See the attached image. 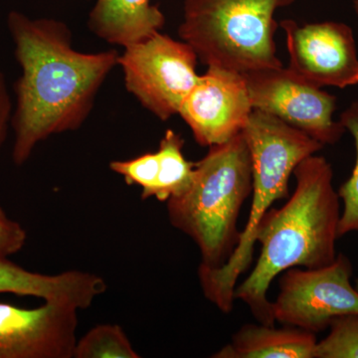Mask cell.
I'll use <instances>...</instances> for the list:
<instances>
[{"mask_svg":"<svg viewBox=\"0 0 358 358\" xmlns=\"http://www.w3.org/2000/svg\"><path fill=\"white\" fill-rule=\"evenodd\" d=\"M353 7H355V13H357L358 16V0H355V2H353Z\"/></svg>","mask_w":358,"mask_h":358,"instance_id":"7402d4cb","label":"cell"},{"mask_svg":"<svg viewBox=\"0 0 358 358\" xmlns=\"http://www.w3.org/2000/svg\"><path fill=\"white\" fill-rule=\"evenodd\" d=\"M352 264L343 253L326 267L291 268L282 273L280 293L272 301L275 322L317 334L341 315L358 313Z\"/></svg>","mask_w":358,"mask_h":358,"instance_id":"52a82bcc","label":"cell"},{"mask_svg":"<svg viewBox=\"0 0 358 358\" xmlns=\"http://www.w3.org/2000/svg\"><path fill=\"white\" fill-rule=\"evenodd\" d=\"M122 49L117 66L127 91L162 122L178 115L200 76L192 47L159 31Z\"/></svg>","mask_w":358,"mask_h":358,"instance_id":"8992f818","label":"cell"},{"mask_svg":"<svg viewBox=\"0 0 358 358\" xmlns=\"http://www.w3.org/2000/svg\"><path fill=\"white\" fill-rule=\"evenodd\" d=\"M119 324H99L77 339L73 358H140Z\"/></svg>","mask_w":358,"mask_h":358,"instance_id":"2e32d148","label":"cell"},{"mask_svg":"<svg viewBox=\"0 0 358 358\" xmlns=\"http://www.w3.org/2000/svg\"><path fill=\"white\" fill-rule=\"evenodd\" d=\"M243 75L253 110L274 115L324 147L336 145L343 138L345 127L333 117L336 96L303 81L288 68L252 71Z\"/></svg>","mask_w":358,"mask_h":358,"instance_id":"ba28073f","label":"cell"},{"mask_svg":"<svg viewBox=\"0 0 358 358\" xmlns=\"http://www.w3.org/2000/svg\"><path fill=\"white\" fill-rule=\"evenodd\" d=\"M355 288H357L358 291V279H357V281H355Z\"/></svg>","mask_w":358,"mask_h":358,"instance_id":"603a6c76","label":"cell"},{"mask_svg":"<svg viewBox=\"0 0 358 358\" xmlns=\"http://www.w3.org/2000/svg\"><path fill=\"white\" fill-rule=\"evenodd\" d=\"M252 110L244 75L208 67L185 96L178 115L192 129L195 141L210 148L241 133Z\"/></svg>","mask_w":358,"mask_h":358,"instance_id":"30bf717a","label":"cell"},{"mask_svg":"<svg viewBox=\"0 0 358 358\" xmlns=\"http://www.w3.org/2000/svg\"><path fill=\"white\" fill-rule=\"evenodd\" d=\"M242 133L252 159L253 189L248 222L240 233L236 248L222 267H199L205 298L225 313L234 306L238 279L253 263L256 232L277 200L289 197V181L303 159L324 145L274 115L253 110Z\"/></svg>","mask_w":358,"mask_h":358,"instance_id":"3957f363","label":"cell"},{"mask_svg":"<svg viewBox=\"0 0 358 358\" xmlns=\"http://www.w3.org/2000/svg\"><path fill=\"white\" fill-rule=\"evenodd\" d=\"M339 122L345 131L352 134L357 150L352 176L341 185L338 192L343 204L338 224V237L341 238L348 233L358 232V102L352 103L341 115Z\"/></svg>","mask_w":358,"mask_h":358,"instance_id":"e0dca14e","label":"cell"},{"mask_svg":"<svg viewBox=\"0 0 358 358\" xmlns=\"http://www.w3.org/2000/svg\"><path fill=\"white\" fill-rule=\"evenodd\" d=\"M185 140L173 129H167L159 143V169L155 199L167 202L183 194L190 187L194 176V164L183 155Z\"/></svg>","mask_w":358,"mask_h":358,"instance_id":"9a60e30c","label":"cell"},{"mask_svg":"<svg viewBox=\"0 0 358 358\" xmlns=\"http://www.w3.org/2000/svg\"><path fill=\"white\" fill-rule=\"evenodd\" d=\"M317 334L296 327L244 324L214 358H313Z\"/></svg>","mask_w":358,"mask_h":358,"instance_id":"5bb4252c","label":"cell"},{"mask_svg":"<svg viewBox=\"0 0 358 358\" xmlns=\"http://www.w3.org/2000/svg\"><path fill=\"white\" fill-rule=\"evenodd\" d=\"M329 329L317 341L313 358H358V313L336 317Z\"/></svg>","mask_w":358,"mask_h":358,"instance_id":"ac0fdd59","label":"cell"},{"mask_svg":"<svg viewBox=\"0 0 358 358\" xmlns=\"http://www.w3.org/2000/svg\"><path fill=\"white\" fill-rule=\"evenodd\" d=\"M106 291L105 280L93 273L72 270L58 275L39 274L0 255V294L34 296L81 310L91 307Z\"/></svg>","mask_w":358,"mask_h":358,"instance_id":"7c38bea8","label":"cell"},{"mask_svg":"<svg viewBox=\"0 0 358 358\" xmlns=\"http://www.w3.org/2000/svg\"><path fill=\"white\" fill-rule=\"evenodd\" d=\"M252 189L251 154L241 131L209 148L194 164L190 187L166 202L169 222L199 247L202 267L220 268L229 260L241 233L238 218Z\"/></svg>","mask_w":358,"mask_h":358,"instance_id":"277c9868","label":"cell"},{"mask_svg":"<svg viewBox=\"0 0 358 358\" xmlns=\"http://www.w3.org/2000/svg\"><path fill=\"white\" fill-rule=\"evenodd\" d=\"M296 0H183L179 37L208 67L240 74L282 67L275 13Z\"/></svg>","mask_w":358,"mask_h":358,"instance_id":"5b68a950","label":"cell"},{"mask_svg":"<svg viewBox=\"0 0 358 358\" xmlns=\"http://www.w3.org/2000/svg\"><path fill=\"white\" fill-rule=\"evenodd\" d=\"M296 189L280 208L265 214L256 232L260 255L248 277L235 288V300L248 306L261 324L275 326L268 291L275 277L291 268L326 267L336 260L341 199L334 171L313 155L294 169Z\"/></svg>","mask_w":358,"mask_h":358,"instance_id":"7a4b0ae2","label":"cell"},{"mask_svg":"<svg viewBox=\"0 0 358 358\" xmlns=\"http://www.w3.org/2000/svg\"><path fill=\"white\" fill-rule=\"evenodd\" d=\"M78 312L49 301L35 308L0 303V358H73Z\"/></svg>","mask_w":358,"mask_h":358,"instance_id":"8fae6325","label":"cell"},{"mask_svg":"<svg viewBox=\"0 0 358 358\" xmlns=\"http://www.w3.org/2000/svg\"><path fill=\"white\" fill-rule=\"evenodd\" d=\"M110 169L122 176L127 185L140 186L141 199L155 196L159 169L157 152H147L131 159L113 160Z\"/></svg>","mask_w":358,"mask_h":358,"instance_id":"d6986e66","label":"cell"},{"mask_svg":"<svg viewBox=\"0 0 358 358\" xmlns=\"http://www.w3.org/2000/svg\"><path fill=\"white\" fill-rule=\"evenodd\" d=\"M7 28L21 69L10 122L13 160L20 166L42 141L81 128L120 53L78 51L69 27L53 18H31L13 10L7 16Z\"/></svg>","mask_w":358,"mask_h":358,"instance_id":"6da1fadb","label":"cell"},{"mask_svg":"<svg viewBox=\"0 0 358 358\" xmlns=\"http://www.w3.org/2000/svg\"><path fill=\"white\" fill-rule=\"evenodd\" d=\"M13 112V103L7 89L6 76L0 72V150L6 140Z\"/></svg>","mask_w":358,"mask_h":358,"instance_id":"44dd1931","label":"cell"},{"mask_svg":"<svg viewBox=\"0 0 358 358\" xmlns=\"http://www.w3.org/2000/svg\"><path fill=\"white\" fill-rule=\"evenodd\" d=\"M280 26L286 35L288 70L308 84L348 88L358 84V55L352 27L345 23L299 24L291 20Z\"/></svg>","mask_w":358,"mask_h":358,"instance_id":"9c48e42d","label":"cell"},{"mask_svg":"<svg viewBox=\"0 0 358 358\" xmlns=\"http://www.w3.org/2000/svg\"><path fill=\"white\" fill-rule=\"evenodd\" d=\"M27 233L20 223L6 215L0 207V255L11 256L24 247Z\"/></svg>","mask_w":358,"mask_h":358,"instance_id":"ffe728a7","label":"cell"},{"mask_svg":"<svg viewBox=\"0 0 358 358\" xmlns=\"http://www.w3.org/2000/svg\"><path fill=\"white\" fill-rule=\"evenodd\" d=\"M164 22L150 0H96L88 26L99 38L124 48L159 32Z\"/></svg>","mask_w":358,"mask_h":358,"instance_id":"4fadbf2b","label":"cell"}]
</instances>
